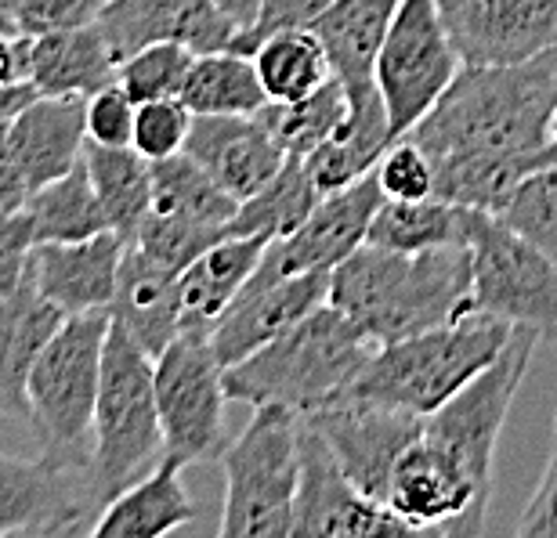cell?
<instances>
[{"instance_id": "36", "label": "cell", "mask_w": 557, "mask_h": 538, "mask_svg": "<svg viewBox=\"0 0 557 538\" xmlns=\"http://www.w3.org/2000/svg\"><path fill=\"white\" fill-rule=\"evenodd\" d=\"M348 87L337 76L326 80L319 91L297 102H269L258 116L269 123L275 141L283 145L286 155H311L322 141H330L344 120H348Z\"/></svg>"}, {"instance_id": "29", "label": "cell", "mask_w": 557, "mask_h": 538, "mask_svg": "<svg viewBox=\"0 0 557 538\" xmlns=\"http://www.w3.org/2000/svg\"><path fill=\"white\" fill-rule=\"evenodd\" d=\"M482 210L449 203V199H384L370 224L366 242L384 250H438V246H471V232Z\"/></svg>"}, {"instance_id": "33", "label": "cell", "mask_w": 557, "mask_h": 538, "mask_svg": "<svg viewBox=\"0 0 557 538\" xmlns=\"http://www.w3.org/2000/svg\"><path fill=\"white\" fill-rule=\"evenodd\" d=\"M319 203H322V192H319V185L311 182L305 160L289 155L283 163V171H278L261 192L243 199L236 217L228 224V235H269V239H283V235H294Z\"/></svg>"}, {"instance_id": "49", "label": "cell", "mask_w": 557, "mask_h": 538, "mask_svg": "<svg viewBox=\"0 0 557 538\" xmlns=\"http://www.w3.org/2000/svg\"><path fill=\"white\" fill-rule=\"evenodd\" d=\"M214 4L225 11V15L236 22L239 33L243 29H250V22L258 18V8H261V0H214Z\"/></svg>"}, {"instance_id": "8", "label": "cell", "mask_w": 557, "mask_h": 538, "mask_svg": "<svg viewBox=\"0 0 557 538\" xmlns=\"http://www.w3.org/2000/svg\"><path fill=\"white\" fill-rule=\"evenodd\" d=\"M540 343V333L515 325V333H510L496 362L482 368L463 390H456L442 409L423 416V437L460 466V474L471 480L485 506L493 499V463L499 430H504L518 387L525 379Z\"/></svg>"}, {"instance_id": "51", "label": "cell", "mask_w": 557, "mask_h": 538, "mask_svg": "<svg viewBox=\"0 0 557 538\" xmlns=\"http://www.w3.org/2000/svg\"><path fill=\"white\" fill-rule=\"evenodd\" d=\"M18 4H22V0H0V11H11V15H15Z\"/></svg>"}, {"instance_id": "28", "label": "cell", "mask_w": 557, "mask_h": 538, "mask_svg": "<svg viewBox=\"0 0 557 538\" xmlns=\"http://www.w3.org/2000/svg\"><path fill=\"white\" fill-rule=\"evenodd\" d=\"M398 4L403 0H333V8L315 22L319 40L330 51L333 76L348 87V95L376 87V59Z\"/></svg>"}, {"instance_id": "22", "label": "cell", "mask_w": 557, "mask_h": 538, "mask_svg": "<svg viewBox=\"0 0 557 538\" xmlns=\"http://www.w3.org/2000/svg\"><path fill=\"white\" fill-rule=\"evenodd\" d=\"M109 315L145 354L160 358L182 336V275L127 246Z\"/></svg>"}, {"instance_id": "3", "label": "cell", "mask_w": 557, "mask_h": 538, "mask_svg": "<svg viewBox=\"0 0 557 538\" xmlns=\"http://www.w3.org/2000/svg\"><path fill=\"white\" fill-rule=\"evenodd\" d=\"M373 351L376 343L341 308L322 304L261 351L225 368L228 401L250 409L278 405L294 416H311L348 395Z\"/></svg>"}, {"instance_id": "23", "label": "cell", "mask_w": 557, "mask_h": 538, "mask_svg": "<svg viewBox=\"0 0 557 538\" xmlns=\"http://www.w3.org/2000/svg\"><path fill=\"white\" fill-rule=\"evenodd\" d=\"M65 315L40 297L29 275L0 297V420L29 423V373Z\"/></svg>"}, {"instance_id": "2", "label": "cell", "mask_w": 557, "mask_h": 538, "mask_svg": "<svg viewBox=\"0 0 557 538\" xmlns=\"http://www.w3.org/2000/svg\"><path fill=\"white\" fill-rule=\"evenodd\" d=\"M471 246L406 253L366 242L333 272L330 283V304L341 308L376 347L460 318L471 308Z\"/></svg>"}, {"instance_id": "40", "label": "cell", "mask_w": 557, "mask_h": 538, "mask_svg": "<svg viewBox=\"0 0 557 538\" xmlns=\"http://www.w3.org/2000/svg\"><path fill=\"white\" fill-rule=\"evenodd\" d=\"M193 120H196V112L182 102V95L141 102L138 116H135V138H131V145H135L149 163L171 160V155L185 152Z\"/></svg>"}, {"instance_id": "50", "label": "cell", "mask_w": 557, "mask_h": 538, "mask_svg": "<svg viewBox=\"0 0 557 538\" xmlns=\"http://www.w3.org/2000/svg\"><path fill=\"white\" fill-rule=\"evenodd\" d=\"M0 33H22L18 18L11 15V11H0Z\"/></svg>"}, {"instance_id": "10", "label": "cell", "mask_w": 557, "mask_h": 538, "mask_svg": "<svg viewBox=\"0 0 557 538\" xmlns=\"http://www.w3.org/2000/svg\"><path fill=\"white\" fill-rule=\"evenodd\" d=\"M471 308L525 325L540 333V340L557 343V261L485 210L471 232Z\"/></svg>"}, {"instance_id": "32", "label": "cell", "mask_w": 557, "mask_h": 538, "mask_svg": "<svg viewBox=\"0 0 557 538\" xmlns=\"http://www.w3.org/2000/svg\"><path fill=\"white\" fill-rule=\"evenodd\" d=\"M26 214L37 242H81L113 232L102 199L91 185V174H87V163H76L70 174L37 188L26 203Z\"/></svg>"}, {"instance_id": "7", "label": "cell", "mask_w": 557, "mask_h": 538, "mask_svg": "<svg viewBox=\"0 0 557 538\" xmlns=\"http://www.w3.org/2000/svg\"><path fill=\"white\" fill-rule=\"evenodd\" d=\"M225 538H289L300 485V416L278 405L253 409L243 434L221 452Z\"/></svg>"}, {"instance_id": "9", "label": "cell", "mask_w": 557, "mask_h": 538, "mask_svg": "<svg viewBox=\"0 0 557 538\" xmlns=\"http://www.w3.org/2000/svg\"><path fill=\"white\" fill-rule=\"evenodd\" d=\"M156 401L163 455L177 463H221L225 452V365L210 333H182L156 358Z\"/></svg>"}, {"instance_id": "42", "label": "cell", "mask_w": 557, "mask_h": 538, "mask_svg": "<svg viewBox=\"0 0 557 538\" xmlns=\"http://www.w3.org/2000/svg\"><path fill=\"white\" fill-rule=\"evenodd\" d=\"M333 8V0H261L258 18L250 22V29H243L232 51L253 54L261 40L275 37V33L289 29H315V22Z\"/></svg>"}, {"instance_id": "48", "label": "cell", "mask_w": 557, "mask_h": 538, "mask_svg": "<svg viewBox=\"0 0 557 538\" xmlns=\"http://www.w3.org/2000/svg\"><path fill=\"white\" fill-rule=\"evenodd\" d=\"M33 98H37V87L33 84H18V87H8V91H0V123H8L15 112L26 109Z\"/></svg>"}, {"instance_id": "5", "label": "cell", "mask_w": 557, "mask_h": 538, "mask_svg": "<svg viewBox=\"0 0 557 538\" xmlns=\"http://www.w3.org/2000/svg\"><path fill=\"white\" fill-rule=\"evenodd\" d=\"M113 315H65L29 373V427L44 455L73 474H87L95 455V409L102 390V354Z\"/></svg>"}, {"instance_id": "34", "label": "cell", "mask_w": 557, "mask_h": 538, "mask_svg": "<svg viewBox=\"0 0 557 538\" xmlns=\"http://www.w3.org/2000/svg\"><path fill=\"white\" fill-rule=\"evenodd\" d=\"M253 65L272 102H297L333 80V62L326 43L315 29H289L261 40L253 51Z\"/></svg>"}, {"instance_id": "19", "label": "cell", "mask_w": 557, "mask_h": 538, "mask_svg": "<svg viewBox=\"0 0 557 538\" xmlns=\"http://www.w3.org/2000/svg\"><path fill=\"white\" fill-rule=\"evenodd\" d=\"M124 250L127 242L116 232L91 235L81 242H37L26 275L62 315L109 311L116 297Z\"/></svg>"}, {"instance_id": "21", "label": "cell", "mask_w": 557, "mask_h": 538, "mask_svg": "<svg viewBox=\"0 0 557 538\" xmlns=\"http://www.w3.org/2000/svg\"><path fill=\"white\" fill-rule=\"evenodd\" d=\"M8 141L33 196L54 177L70 174L76 163H84L87 98L37 95L26 109L8 120Z\"/></svg>"}, {"instance_id": "4", "label": "cell", "mask_w": 557, "mask_h": 538, "mask_svg": "<svg viewBox=\"0 0 557 538\" xmlns=\"http://www.w3.org/2000/svg\"><path fill=\"white\" fill-rule=\"evenodd\" d=\"M510 333H515L510 322L467 308L460 318L376 347L344 398L431 416L456 390H463L482 368L496 362Z\"/></svg>"}, {"instance_id": "1", "label": "cell", "mask_w": 557, "mask_h": 538, "mask_svg": "<svg viewBox=\"0 0 557 538\" xmlns=\"http://www.w3.org/2000/svg\"><path fill=\"white\" fill-rule=\"evenodd\" d=\"M557 48L515 65L460 70L406 138L434 160V196L499 214L529 174L554 166Z\"/></svg>"}, {"instance_id": "15", "label": "cell", "mask_w": 557, "mask_h": 538, "mask_svg": "<svg viewBox=\"0 0 557 538\" xmlns=\"http://www.w3.org/2000/svg\"><path fill=\"white\" fill-rule=\"evenodd\" d=\"M467 70L515 65L557 48V0H438Z\"/></svg>"}, {"instance_id": "26", "label": "cell", "mask_w": 557, "mask_h": 538, "mask_svg": "<svg viewBox=\"0 0 557 538\" xmlns=\"http://www.w3.org/2000/svg\"><path fill=\"white\" fill-rule=\"evenodd\" d=\"M348 120L341 123L330 141H322L315 152L305 155V166L311 182L319 185L322 196L341 192V188L355 185L359 177L376 171L381 155L392 149L395 130L392 116H387L381 87L348 95Z\"/></svg>"}, {"instance_id": "20", "label": "cell", "mask_w": 557, "mask_h": 538, "mask_svg": "<svg viewBox=\"0 0 557 538\" xmlns=\"http://www.w3.org/2000/svg\"><path fill=\"white\" fill-rule=\"evenodd\" d=\"M185 152L207 166L236 203L261 192L289 160L261 116H196Z\"/></svg>"}, {"instance_id": "46", "label": "cell", "mask_w": 557, "mask_h": 538, "mask_svg": "<svg viewBox=\"0 0 557 538\" xmlns=\"http://www.w3.org/2000/svg\"><path fill=\"white\" fill-rule=\"evenodd\" d=\"M515 535H521V538H557V416H554L547 466H543V477H540L536 491H532L525 513H521Z\"/></svg>"}, {"instance_id": "44", "label": "cell", "mask_w": 557, "mask_h": 538, "mask_svg": "<svg viewBox=\"0 0 557 538\" xmlns=\"http://www.w3.org/2000/svg\"><path fill=\"white\" fill-rule=\"evenodd\" d=\"M113 0H22L15 18L22 33H51V29H81L95 26Z\"/></svg>"}, {"instance_id": "16", "label": "cell", "mask_w": 557, "mask_h": 538, "mask_svg": "<svg viewBox=\"0 0 557 538\" xmlns=\"http://www.w3.org/2000/svg\"><path fill=\"white\" fill-rule=\"evenodd\" d=\"M98 513L87 474L62 470L48 455H0V535L91 531Z\"/></svg>"}, {"instance_id": "18", "label": "cell", "mask_w": 557, "mask_h": 538, "mask_svg": "<svg viewBox=\"0 0 557 538\" xmlns=\"http://www.w3.org/2000/svg\"><path fill=\"white\" fill-rule=\"evenodd\" d=\"M95 26L120 62L163 40L207 54L232 51L239 37V26L214 0H113Z\"/></svg>"}, {"instance_id": "17", "label": "cell", "mask_w": 557, "mask_h": 538, "mask_svg": "<svg viewBox=\"0 0 557 538\" xmlns=\"http://www.w3.org/2000/svg\"><path fill=\"white\" fill-rule=\"evenodd\" d=\"M333 272H305V275H261L253 272L243 293L232 300V308L210 333V343L221 358V365L232 368L264 343H272L278 333L297 325L315 308L330 304Z\"/></svg>"}, {"instance_id": "37", "label": "cell", "mask_w": 557, "mask_h": 538, "mask_svg": "<svg viewBox=\"0 0 557 538\" xmlns=\"http://www.w3.org/2000/svg\"><path fill=\"white\" fill-rule=\"evenodd\" d=\"M221 239H228V228H218V224H203L182 214H166V210H149V217L138 228V239L131 246H138L152 261H160L163 267L182 275L199 253H207Z\"/></svg>"}, {"instance_id": "35", "label": "cell", "mask_w": 557, "mask_h": 538, "mask_svg": "<svg viewBox=\"0 0 557 538\" xmlns=\"http://www.w3.org/2000/svg\"><path fill=\"white\" fill-rule=\"evenodd\" d=\"M152 210L228 228L239 203L214 182L207 166H199L188 152H177L171 160L152 163Z\"/></svg>"}, {"instance_id": "30", "label": "cell", "mask_w": 557, "mask_h": 538, "mask_svg": "<svg viewBox=\"0 0 557 538\" xmlns=\"http://www.w3.org/2000/svg\"><path fill=\"white\" fill-rule=\"evenodd\" d=\"M87 174L98 199L106 207L109 228H113L127 246L138 239L141 221L152 210V163L135 149V145H95L84 149Z\"/></svg>"}, {"instance_id": "45", "label": "cell", "mask_w": 557, "mask_h": 538, "mask_svg": "<svg viewBox=\"0 0 557 538\" xmlns=\"http://www.w3.org/2000/svg\"><path fill=\"white\" fill-rule=\"evenodd\" d=\"M33 246H37V239H33V221L26 207L0 210V297L11 293L26 278Z\"/></svg>"}, {"instance_id": "25", "label": "cell", "mask_w": 557, "mask_h": 538, "mask_svg": "<svg viewBox=\"0 0 557 538\" xmlns=\"http://www.w3.org/2000/svg\"><path fill=\"white\" fill-rule=\"evenodd\" d=\"M269 235H228L182 272V333H214L232 300L258 272Z\"/></svg>"}, {"instance_id": "27", "label": "cell", "mask_w": 557, "mask_h": 538, "mask_svg": "<svg viewBox=\"0 0 557 538\" xmlns=\"http://www.w3.org/2000/svg\"><path fill=\"white\" fill-rule=\"evenodd\" d=\"M29 84L37 87V95L91 98L120 80V59L109 51L98 26L29 33Z\"/></svg>"}, {"instance_id": "11", "label": "cell", "mask_w": 557, "mask_h": 538, "mask_svg": "<svg viewBox=\"0 0 557 538\" xmlns=\"http://www.w3.org/2000/svg\"><path fill=\"white\" fill-rule=\"evenodd\" d=\"M460 70L463 62L445 29L438 0H403L376 59V87L392 116L395 141L438 105Z\"/></svg>"}, {"instance_id": "38", "label": "cell", "mask_w": 557, "mask_h": 538, "mask_svg": "<svg viewBox=\"0 0 557 538\" xmlns=\"http://www.w3.org/2000/svg\"><path fill=\"white\" fill-rule=\"evenodd\" d=\"M196 51H188L185 43H149V48L135 51L131 59L120 62V84L127 87V95L135 102H156V98H174L182 95L185 76L193 70Z\"/></svg>"}, {"instance_id": "43", "label": "cell", "mask_w": 557, "mask_h": 538, "mask_svg": "<svg viewBox=\"0 0 557 538\" xmlns=\"http://www.w3.org/2000/svg\"><path fill=\"white\" fill-rule=\"evenodd\" d=\"M135 116L138 102L127 95L124 84L113 80L87 98V141L113 145V149L131 145V138H135Z\"/></svg>"}, {"instance_id": "47", "label": "cell", "mask_w": 557, "mask_h": 538, "mask_svg": "<svg viewBox=\"0 0 557 538\" xmlns=\"http://www.w3.org/2000/svg\"><path fill=\"white\" fill-rule=\"evenodd\" d=\"M29 33H0V91L29 84Z\"/></svg>"}, {"instance_id": "24", "label": "cell", "mask_w": 557, "mask_h": 538, "mask_svg": "<svg viewBox=\"0 0 557 538\" xmlns=\"http://www.w3.org/2000/svg\"><path fill=\"white\" fill-rule=\"evenodd\" d=\"M185 463L163 455L149 474L106 502L98 513L91 535L95 538H163L196 517V502L182 480Z\"/></svg>"}, {"instance_id": "14", "label": "cell", "mask_w": 557, "mask_h": 538, "mask_svg": "<svg viewBox=\"0 0 557 538\" xmlns=\"http://www.w3.org/2000/svg\"><path fill=\"white\" fill-rule=\"evenodd\" d=\"M384 188L376 171L359 177L341 192L322 196L311 217L294 235L272 239L264 250L258 272L261 275H305V272H337L348 257L366 246L376 210L384 207Z\"/></svg>"}, {"instance_id": "31", "label": "cell", "mask_w": 557, "mask_h": 538, "mask_svg": "<svg viewBox=\"0 0 557 538\" xmlns=\"http://www.w3.org/2000/svg\"><path fill=\"white\" fill-rule=\"evenodd\" d=\"M182 102L196 116H258L272 102L253 65V54L243 51H207L196 54L185 76Z\"/></svg>"}, {"instance_id": "12", "label": "cell", "mask_w": 557, "mask_h": 538, "mask_svg": "<svg viewBox=\"0 0 557 538\" xmlns=\"http://www.w3.org/2000/svg\"><path fill=\"white\" fill-rule=\"evenodd\" d=\"M297 538H370V535H413L409 524L387 502L366 496L344 474L333 448L315 427L300 420V485L294 506Z\"/></svg>"}, {"instance_id": "39", "label": "cell", "mask_w": 557, "mask_h": 538, "mask_svg": "<svg viewBox=\"0 0 557 538\" xmlns=\"http://www.w3.org/2000/svg\"><path fill=\"white\" fill-rule=\"evenodd\" d=\"M496 217L557 261V163L529 174Z\"/></svg>"}, {"instance_id": "6", "label": "cell", "mask_w": 557, "mask_h": 538, "mask_svg": "<svg viewBox=\"0 0 557 538\" xmlns=\"http://www.w3.org/2000/svg\"><path fill=\"white\" fill-rule=\"evenodd\" d=\"M163 452V423L156 401V358H149L113 322L102 354V390L95 409V455L87 485L98 506L120 496Z\"/></svg>"}, {"instance_id": "13", "label": "cell", "mask_w": 557, "mask_h": 538, "mask_svg": "<svg viewBox=\"0 0 557 538\" xmlns=\"http://www.w3.org/2000/svg\"><path fill=\"white\" fill-rule=\"evenodd\" d=\"M300 420L322 434V441L333 448L344 474L366 496L381 502H387V485H392L398 459L423 434V416L387 405H370V401L355 398H341Z\"/></svg>"}, {"instance_id": "41", "label": "cell", "mask_w": 557, "mask_h": 538, "mask_svg": "<svg viewBox=\"0 0 557 538\" xmlns=\"http://www.w3.org/2000/svg\"><path fill=\"white\" fill-rule=\"evenodd\" d=\"M376 177L387 199H428L434 196V160L413 138L392 141L376 163Z\"/></svg>"}]
</instances>
